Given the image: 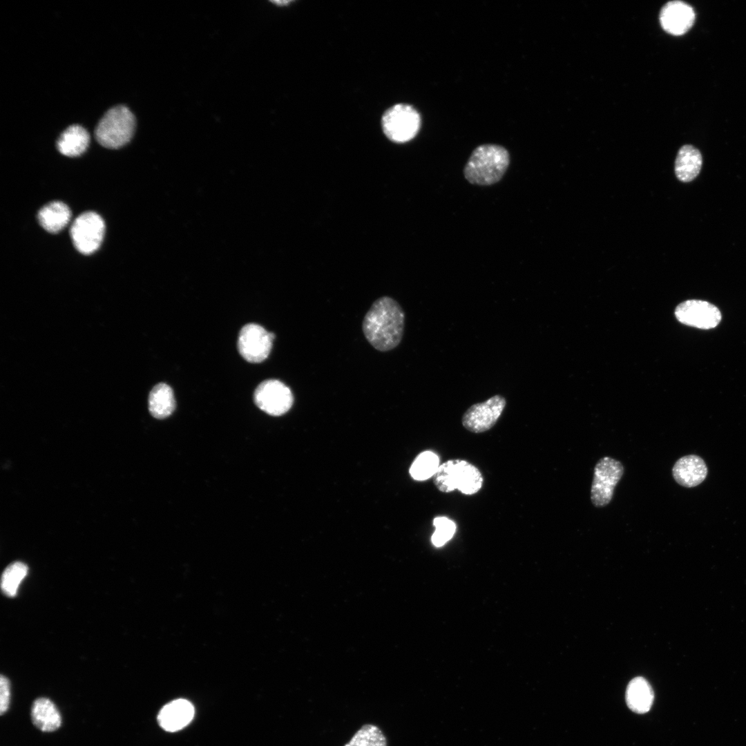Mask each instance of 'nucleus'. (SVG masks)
Returning a JSON list of instances; mask_svg holds the SVG:
<instances>
[{
    "mask_svg": "<svg viewBox=\"0 0 746 746\" xmlns=\"http://www.w3.org/2000/svg\"><path fill=\"white\" fill-rule=\"evenodd\" d=\"M510 164V155L504 146L484 144L471 153L463 169L465 178L475 185L488 186L498 182Z\"/></svg>",
    "mask_w": 746,
    "mask_h": 746,
    "instance_id": "f03ea898",
    "label": "nucleus"
},
{
    "mask_svg": "<svg viewBox=\"0 0 746 746\" xmlns=\"http://www.w3.org/2000/svg\"><path fill=\"white\" fill-rule=\"evenodd\" d=\"M194 707L188 700L177 699L164 705L157 715L160 726L167 731H176L186 727L193 719Z\"/></svg>",
    "mask_w": 746,
    "mask_h": 746,
    "instance_id": "4468645a",
    "label": "nucleus"
},
{
    "mask_svg": "<svg viewBox=\"0 0 746 746\" xmlns=\"http://www.w3.org/2000/svg\"><path fill=\"white\" fill-rule=\"evenodd\" d=\"M89 141L87 131L82 126L75 124L62 132L57 141V148L64 155L77 157L86 151Z\"/></svg>",
    "mask_w": 746,
    "mask_h": 746,
    "instance_id": "a211bd4d",
    "label": "nucleus"
},
{
    "mask_svg": "<svg viewBox=\"0 0 746 746\" xmlns=\"http://www.w3.org/2000/svg\"><path fill=\"white\" fill-rule=\"evenodd\" d=\"M344 746H388L383 731L373 724L363 725Z\"/></svg>",
    "mask_w": 746,
    "mask_h": 746,
    "instance_id": "4be33fe9",
    "label": "nucleus"
},
{
    "mask_svg": "<svg viewBox=\"0 0 746 746\" xmlns=\"http://www.w3.org/2000/svg\"><path fill=\"white\" fill-rule=\"evenodd\" d=\"M275 337L263 327L249 323L240 331L238 349L240 355L249 363H260L269 356Z\"/></svg>",
    "mask_w": 746,
    "mask_h": 746,
    "instance_id": "9d476101",
    "label": "nucleus"
},
{
    "mask_svg": "<svg viewBox=\"0 0 746 746\" xmlns=\"http://www.w3.org/2000/svg\"><path fill=\"white\" fill-rule=\"evenodd\" d=\"M71 216L68 207L59 201L44 206L38 213L40 225L48 232L55 233L61 231L69 222Z\"/></svg>",
    "mask_w": 746,
    "mask_h": 746,
    "instance_id": "6ab92c4d",
    "label": "nucleus"
},
{
    "mask_svg": "<svg viewBox=\"0 0 746 746\" xmlns=\"http://www.w3.org/2000/svg\"><path fill=\"white\" fill-rule=\"evenodd\" d=\"M103 219L95 212H85L79 216L70 228V236L76 249L88 255L99 247L104 234Z\"/></svg>",
    "mask_w": 746,
    "mask_h": 746,
    "instance_id": "0eeeda50",
    "label": "nucleus"
},
{
    "mask_svg": "<svg viewBox=\"0 0 746 746\" xmlns=\"http://www.w3.org/2000/svg\"><path fill=\"white\" fill-rule=\"evenodd\" d=\"M421 126V117L411 105L398 104L388 109L382 117V128L390 140L406 142L414 138Z\"/></svg>",
    "mask_w": 746,
    "mask_h": 746,
    "instance_id": "39448f33",
    "label": "nucleus"
},
{
    "mask_svg": "<svg viewBox=\"0 0 746 746\" xmlns=\"http://www.w3.org/2000/svg\"><path fill=\"white\" fill-rule=\"evenodd\" d=\"M27 573L28 566L23 562H15L10 564L1 576V587L3 592L9 597H14Z\"/></svg>",
    "mask_w": 746,
    "mask_h": 746,
    "instance_id": "5701e85b",
    "label": "nucleus"
},
{
    "mask_svg": "<svg viewBox=\"0 0 746 746\" xmlns=\"http://www.w3.org/2000/svg\"><path fill=\"white\" fill-rule=\"evenodd\" d=\"M439 466L438 455L426 450L416 457L410 466V474L415 480L424 481L433 477Z\"/></svg>",
    "mask_w": 746,
    "mask_h": 746,
    "instance_id": "412c9836",
    "label": "nucleus"
},
{
    "mask_svg": "<svg viewBox=\"0 0 746 746\" xmlns=\"http://www.w3.org/2000/svg\"><path fill=\"white\" fill-rule=\"evenodd\" d=\"M624 470L622 463L610 457H604L596 463L591 488V501L594 506L604 507L610 503Z\"/></svg>",
    "mask_w": 746,
    "mask_h": 746,
    "instance_id": "423d86ee",
    "label": "nucleus"
},
{
    "mask_svg": "<svg viewBox=\"0 0 746 746\" xmlns=\"http://www.w3.org/2000/svg\"><path fill=\"white\" fill-rule=\"evenodd\" d=\"M435 530L432 535V542L439 547L445 544L453 536L456 530L455 523L446 517H437L433 520Z\"/></svg>",
    "mask_w": 746,
    "mask_h": 746,
    "instance_id": "b1692460",
    "label": "nucleus"
},
{
    "mask_svg": "<svg viewBox=\"0 0 746 746\" xmlns=\"http://www.w3.org/2000/svg\"><path fill=\"white\" fill-rule=\"evenodd\" d=\"M432 477L433 483L439 491L448 493L457 489L467 495L477 493L484 482L480 470L472 463L461 459L443 462Z\"/></svg>",
    "mask_w": 746,
    "mask_h": 746,
    "instance_id": "7ed1b4c3",
    "label": "nucleus"
},
{
    "mask_svg": "<svg viewBox=\"0 0 746 746\" xmlns=\"http://www.w3.org/2000/svg\"><path fill=\"white\" fill-rule=\"evenodd\" d=\"M675 481L686 488L700 484L707 475V467L704 460L696 455H689L678 459L672 468Z\"/></svg>",
    "mask_w": 746,
    "mask_h": 746,
    "instance_id": "ddd939ff",
    "label": "nucleus"
},
{
    "mask_svg": "<svg viewBox=\"0 0 746 746\" xmlns=\"http://www.w3.org/2000/svg\"><path fill=\"white\" fill-rule=\"evenodd\" d=\"M659 19L662 29L675 36L682 35L692 27L695 21L693 8L682 1H671L660 10Z\"/></svg>",
    "mask_w": 746,
    "mask_h": 746,
    "instance_id": "f8f14e48",
    "label": "nucleus"
},
{
    "mask_svg": "<svg viewBox=\"0 0 746 746\" xmlns=\"http://www.w3.org/2000/svg\"><path fill=\"white\" fill-rule=\"evenodd\" d=\"M675 315L681 323L703 329L716 327L721 320L720 312L715 305L700 300H688L679 304Z\"/></svg>",
    "mask_w": 746,
    "mask_h": 746,
    "instance_id": "9b49d317",
    "label": "nucleus"
},
{
    "mask_svg": "<svg viewBox=\"0 0 746 746\" xmlns=\"http://www.w3.org/2000/svg\"><path fill=\"white\" fill-rule=\"evenodd\" d=\"M254 401L262 411L272 416H280L292 406L294 396L291 390L276 379L260 383L254 391Z\"/></svg>",
    "mask_w": 746,
    "mask_h": 746,
    "instance_id": "1a4fd4ad",
    "label": "nucleus"
},
{
    "mask_svg": "<svg viewBox=\"0 0 746 746\" xmlns=\"http://www.w3.org/2000/svg\"><path fill=\"white\" fill-rule=\"evenodd\" d=\"M135 119L130 109L123 105L109 109L95 128L97 141L104 147L119 149L132 138Z\"/></svg>",
    "mask_w": 746,
    "mask_h": 746,
    "instance_id": "20e7f679",
    "label": "nucleus"
},
{
    "mask_svg": "<svg viewBox=\"0 0 746 746\" xmlns=\"http://www.w3.org/2000/svg\"><path fill=\"white\" fill-rule=\"evenodd\" d=\"M33 724L41 731L52 732L61 725V716L56 705L47 698H38L31 707Z\"/></svg>",
    "mask_w": 746,
    "mask_h": 746,
    "instance_id": "f3484780",
    "label": "nucleus"
},
{
    "mask_svg": "<svg viewBox=\"0 0 746 746\" xmlns=\"http://www.w3.org/2000/svg\"><path fill=\"white\" fill-rule=\"evenodd\" d=\"M10 684L9 680L3 675L0 678V714L6 713L10 705Z\"/></svg>",
    "mask_w": 746,
    "mask_h": 746,
    "instance_id": "393cba45",
    "label": "nucleus"
},
{
    "mask_svg": "<svg viewBox=\"0 0 746 746\" xmlns=\"http://www.w3.org/2000/svg\"><path fill=\"white\" fill-rule=\"evenodd\" d=\"M405 314L393 298L383 296L376 300L363 318L362 329L367 341L376 350L386 352L401 341Z\"/></svg>",
    "mask_w": 746,
    "mask_h": 746,
    "instance_id": "f257e3e1",
    "label": "nucleus"
},
{
    "mask_svg": "<svg viewBox=\"0 0 746 746\" xmlns=\"http://www.w3.org/2000/svg\"><path fill=\"white\" fill-rule=\"evenodd\" d=\"M702 157L698 149L690 144L683 145L678 150L675 161V173L682 182L694 180L699 174Z\"/></svg>",
    "mask_w": 746,
    "mask_h": 746,
    "instance_id": "dca6fc26",
    "label": "nucleus"
},
{
    "mask_svg": "<svg viewBox=\"0 0 746 746\" xmlns=\"http://www.w3.org/2000/svg\"><path fill=\"white\" fill-rule=\"evenodd\" d=\"M175 408L171 388L164 383L155 385L149 396V410L151 415L158 419H165L172 414Z\"/></svg>",
    "mask_w": 746,
    "mask_h": 746,
    "instance_id": "aec40b11",
    "label": "nucleus"
},
{
    "mask_svg": "<svg viewBox=\"0 0 746 746\" xmlns=\"http://www.w3.org/2000/svg\"><path fill=\"white\" fill-rule=\"evenodd\" d=\"M506 405V399L496 394L486 401L472 405L461 417L463 426L473 433H482L491 429L501 417Z\"/></svg>",
    "mask_w": 746,
    "mask_h": 746,
    "instance_id": "6e6552de",
    "label": "nucleus"
},
{
    "mask_svg": "<svg viewBox=\"0 0 746 746\" xmlns=\"http://www.w3.org/2000/svg\"><path fill=\"white\" fill-rule=\"evenodd\" d=\"M654 692L650 683L643 677L638 676L628 683L625 691V701L633 712L642 714L651 708Z\"/></svg>",
    "mask_w": 746,
    "mask_h": 746,
    "instance_id": "2eb2a0df",
    "label": "nucleus"
}]
</instances>
